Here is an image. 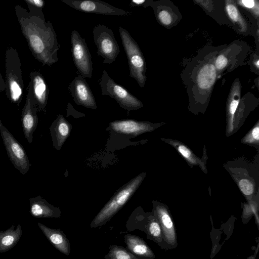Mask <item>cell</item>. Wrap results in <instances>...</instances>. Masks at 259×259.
Returning <instances> with one entry per match:
<instances>
[{
	"instance_id": "6da1fadb",
	"label": "cell",
	"mask_w": 259,
	"mask_h": 259,
	"mask_svg": "<svg viewBox=\"0 0 259 259\" xmlns=\"http://www.w3.org/2000/svg\"><path fill=\"white\" fill-rule=\"evenodd\" d=\"M221 46H207L185 66L181 78L188 95L190 106H206L217 78L215 60Z\"/></svg>"
},
{
	"instance_id": "7a4b0ae2",
	"label": "cell",
	"mask_w": 259,
	"mask_h": 259,
	"mask_svg": "<svg viewBox=\"0 0 259 259\" xmlns=\"http://www.w3.org/2000/svg\"><path fill=\"white\" fill-rule=\"evenodd\" d=\"M15 10L22 33L34 58L43 65L56 63L60 46L51 22L46 21L45 17L29 14L19 5L15 6Z\"/></svg>"
},
{
	"instance_id": "3957f363",
	"label": "cell",
	"mask_w": 259,
	"mask_h": 259,
	"mask_svg": "<svg viewBox=\"0 0 259 259\" xmlns=\"http://www.w3.org/2000/svg\"><path fill=\"white\" fill-rule=\"evenodd\" d=\"M145 175L143 172L120 187L96 215L90 227L92 228L101 227L109 221L136 192Z\"/></svg>"
},
{
	"instance_id": "277c9868",
	"label": "cell",
	"mask_w": 259,
	"mask_h": 259,
	"mask_svg": "<svg viewBox=\"0 0 259 259\" xmlns=\"http://www.w3.org/2000/svg\"><path fill=\"white\" fill-rule=\"evenodd\" d=\"M6 96L10 101L19 107L24 92L20 59L16 49L7 48L5 53Z\"/></svg>"
},
{
	"instance_id": "5b68a950",
	"label": "cell",
	"mask_w": 259,
	"mask_h": 259,
	"mask_svg": "<svg viewBox=\"0 0 259 259\" xmlns=\"http://www.w3.org/2000/svg\"><path fill=\"white\" fill-rule=\"evenodd\" d=\"M249 51V46L241 40H236L228 45L221 46L214 63L217 78L224 73L231 72L242 65Z\"/></svg>"
},
{
	"instance_id": "8992f818",
	"label": "cell",
	"mask_w": 259,
	"mask_h": 259,
	"mask_svg": "<svg viewBox=\"0 0 259 259\" xmlns=\"http://www.w3.org/2000/svg\"><path fill=\"white\" fill-rule=\"evenodd\" d=\"M119 32L128 60L130 76L143 88L147 78L144 57L137 42L126 29L119 26Z\"/></svg>"
},
{
	"instance_id": "52a82bcc",
	"label": "cell",
	"mask_w": 259,
	"mask_h": 259,
	"mask_svg": "<svg viewBox=\"0 0 259 259\" xmlns=\"http://www.w3.org/2000/svg\"><path fill=\"white\" fill-rule=\"evenodd\" d=\"M102 95L109 96L114 99L120 107L128 111L140 109L143 107L141 101L127 91L124 87L117 83L104 70L100 78Z\"/></svg>"
},
{
	"instance_id": "ba28073f",
	"label": "cell",
	"mask_w": 259,
	"mask_h": 259,
	"mask_svg": "<svg viewBox=\"0 0 259 259\" xmlns=\"http://www.w3.org/2000/svg\"><path fill=\"white\" fill-rule=\"evenodd\" d=\"M94 42L97 48V54L103 58V63L110 64L119 53V45L111 29L100 24L93 30Z\"/></svg>"
},
{
	"instance_id": "9c48e42d",
	"label": "cell",
	"mask_w": 259,
	"mask_h": 259,
	"mask_svg": "<svg viewBox=\"0 0 259 259\" xmlns=\"http://www.w3.org/2000/svg\"><path fill=\"white\" fill-rule=\"evenodd\" d=\"M0 133L11 162L21 174L25 175L31 166L28 156L21 144L3 124L1 119Z\"/></svg>"
},
{
	"instance_id": "30bf717a",
	"label": "cell",
	"mask_w": 259,
	"mask_h": 259,
	"mask_svg": "<svg viewBox=\"0 0 259 259\" xmlns=\"http://www.w3.org/2000/svg\"><path fill=\"white\" fill-rule=\"evenodd\" d=\"M71 52L74 64L83 77L91 78L93 62L85 39L75 30L71 34Z\"/></svg>"
},
{
	"instance_id": "8fae6325",
	"label": "cell",
	"mask_w": 259,
	"mask_h": 259,
	"mask_svg": "<svg viewBox=\"0 0 259 259\" xmlns=\"http://www.w3.org/2000/svg\"><path fill=\"white\" fill-rule=\"evenodd\" d=\"M70 7L83 12L104 15L126 16L131 12L116 8L108 3L99 0H62Z\"/></svg>"
},
{
	"instance_id": "7c38bea8",
	"label": "cell",
	"mask_w": 259,
	"mask_h": 259,
	"mask_svg": "<svg viewBox=\"0 0 259 259\" xmlns=\"http://www.w3.org/2000/svg\"><path fill=\"white\" fill-rule=\"evenodd\" d=\"M148 6L154 10L157 21L167 28L177 25L182 19L178 8L169 1L148 0L145 8Z\"/></svg>"
},
{
	"instance_id": "4fadbf2b",
	"label": "cell",
	"mask_w": 259,
	"mask_h": 259,
	"mask_svg": "<svg viewBox=\"0 0 259 259\" xmlns=\"http://www.w3.org/2000/svg\"><path fill=\"white\" fill-rule=\"evenodd\" d=\"M27 92L30 94L38 111H44L48 103L49 89L46 80L38 70H32Z\"/></svg>"
},
{
	"instance_id": "5bb4252c",
	"label": "cell",
	"mask_w": 259,
	"mask_h": 259,
	"mask_svg": "<svg viewBox=\"0 0 259 259\" xmlns=\"http://www.w3.org/2000/svg\"><path fill=\"white\" fill-rule=\"evenodd\" d=\"M68 89L76 104L93 109L97 108L95 97L86 80L81 75L74 78Z\"/></svg>"
},
{
	"instance_id": "9a60e30c",
	"label": "cell",
	"mask_w": 259,
	"mask_h": 259,
	"mask_svg": "<svg viewBox=\"0 0 259 259\" xmlns=\"http://www.w3.org/2000/svg\"><path fill=\"white\" fill-rule=\"evenodd\" d=\"M155 124L134 119L118 120L110 122V129L115 133L132 137L149 132L155 128Z\"/></svg>"
},
{
	"instance_id": "2e32d148",
	"label": "cell",
	"mask_w": 259,
	"mask_h": 259,
	"mask_svg": "<svg viewBox=\"0 0 259 259\" xmlns=\"http://www.w3.org/2000/svg\"><path fill=\"white\" fill-rule=\"evenodd\" d=\"M37 112L35 103L27 92L25 103L21 112V123L24 137L29 144L32 142L33 134L38 124Z\"/></svg>"
},
{
	"instance_id": "e0dca14e",
	"label": "cell",
	"mask_w": 259,
	"mask_h": 259,
	"mask_svg": "<svg viewBox=\"0 0 259 259\" xmlns=\"http://www.w3.org/2000/svg\"><path fill=\"white\" fill-rule=\"evenodd\" d=\"M224 10L231 27L238 33L247 35L252 32V26L240 11L235 1H224Z\"/></svg>"
},
{
	"instance_id": "ac0fdd59",
	"label": "cell",
	"mask_w": 259,
	"mask_h": 259,
	"mask_svg": "<svg viewBox=\"0 0 259 259\" xmlns=\"http://www.w3.org/2000/svg\"><path fill=\"white\" fill-rule=\"evenodd\" d=\"M71 129V124L64 117L58 115L50 127L54 148L58 150L61 149L69 136Z\"/></svg>"
},
{
	"instance_id": "d6986e66",
	"label": "cell",
	"mask_w": 259,
	"mask_h": 259,
	"mask_svg": "<svg viewBox=\"0 0 259 259\" xmlns=\"http://www.w3.org/2000/svg\"><path fill=\"white\" fill-rule=\"evenodd\" d=\"M31 215L35 218H58L61 215L59 207H55L38 195L29 199Z\"/></svg>"
},
{
	"instance_id": "ffe728a7",
	"label": "cell",
	"mask_w": 259,
	"mask_h": 259,
	"mask_svg": "<svg viewBox=\"0 0 259 259\" xmlns=\"http://www.w3.org/2000/svg\"><path fill=\"white\" fill-rule=\"evenodd\" d=\"M37 225L48 240L57 250L66 255L70 254V242L61 230L50 228L40 223H38Z\"/></svg>"
},
{
	"instance_id": "44dd1931",
	"label": "cell",
	"mask_w": 259,
	"mask_h": 259,
	"mask_svg": "<svg viewBox=\"0 0 259 259\" xmlns=\"http://www.w3.org/2000/svg\"><path fill=\"white\" fill-rule=\"evenodd\" d=\"M126 249L142 259H153L154 254L145 241L139 236L126 234L124 236Z\"/></svg>"
},
{
	"instance_id": "7402d4cb",
	"label": "cell",
	"mask_w": 259,
	"mask_h": 259,
	"mask_svg": "<svg viewBox=\"0 0 259 259\" xmlns=\"http://www.w3.org/2000/svg\"><path fill=\"white\" fill-rule=\"evenodd\" d=\"M241 86L239 79L236 78L232 83L227 100V117L229 132L234 128L235 115L241 99Z\"/></svg>"
},
{
	"instance_id": "603a6c76",
	"label": "cell",
	"mask_w": 259,
	"mask_h": 259,
	"mask_svg": "<svg viewBox=\"0 0 259 259\" xmlns=\"http://www.w3.org/2000/svg\"><path fill=\"white\" fill-rule=\"evenodd\" d=\"M154 214L161 228L162 235L170 243H175L176 234L171 218L166 209L161 204L154 203Z\"/></svg>"
},
{
	"instance_id": "cb8c5ba5",
	"label": "cell",
	"mask_w": 259,
	"mask_h": 259,
	"mask_svg": "<svg viewBox=\"0 0 259 259\" xmlns=\"http://www.w3.org/2000/svg\"><path fill=\"white\" fill-rule=\"evenodd\" d=\"M195 3L201 6L209 16L218 23L231 26L224 10V1L195 0Z\"/></svg>"
},
{
	"instance_id": "d4e9b609",
	"label": "cell",
	"mask_w": 259,
	"mask_h": 259,
	"mask_svg": "<svg viewBox=\"0 0 259 259\" xmlns=\"http://www.w3.org/2000/svg\"><path fill=\"white\" fill-rule=\"evenodd\" d=\"M21 236L20 224L15 229L12 225L7 230L0 231V252H5L12 249L19 242Z\"/></svg>"
},
{
	"instance_id": "484cf974",
	"label": "cell",
	"mask_w": 259,
	"mask_h": 259,
	"mask_svg": "<svg viewBox=\"0 0 259 259\" xmlns=\"http://www.w3.org/2000/svg\"><path fill=\"white\" fill-rule=\"evenodd\" d=\"M169 141L168 143L174 146L189 163L199 165L203 170H205L203 163L186 146L178 141Z\"/></svg>"
},
{
	"instance_id": "4316f807",
	"label": "cell",
	"mask_w": 259,
	"mask_h": 259,
	"mask_svg": "<svg viewBox=\"0 0 259 259\" xmlns=\"http://www.w3.org/2000/svg\"><path fill=\"white\" fill-rule=\"evenodd\" d=\"M105 259H142L128 252L125 248L117 245H110Z\"/></svg>"
},
{
	"instance_id": "83f0119b",
	"label": "cell",
	"mask_w": 259,
	"mask_h": 259,
	"mask_svg": "<svg viewBox=\"0 0 259 259\" xmlns=\"http://www.w3.org/2000/svg\"><path fill=\"white\" fill-rule=\"evenodd\" d=\"M237 5L240 6L257 21L259 17V2L257 0H238L235 1Z\"/></svg>"
},
{
	"instance_id": "f1b7e54d",
	"label": "cell",
	"mask_w": 259,
	"mask_h": 259,
	"mask_svg": "<svg viewBox=\"0 0 259 259\" xmlns=\"http://www.w3.org/2000/svg\"><path fill=\"white\" fill-rule=\"evenodd\" d=\"M28 7L29 14L45 17L42 12V8L45 5L42 0H24Z\"/></svg>"
},
{
	"instance_id": "f546056e",
	"label": "cell",
	"mask_w": 259,
	"mask_h": 259,
	"mask_svg": "<svg viewBox=\"0 0 259 259\" xmlns=\"http://www.w3.org/2000/svg\"><path fill=\"white\" fill-rule=\"evenodd\" d=\"M259 140V127L257 123L251 131L243 139L244 143H258Z\"/></svg>"
},
{
	"instance_id": "4dcf8cb0",
	"label": "cell",
	"mask_w": 259,
	"mask_h": 259,
	"mask_svg": "<svg viewBox=\"0 0 259 259\" xmlns=\"http://www.w3.org/2000/svg\"><path fill=\"white\" fill-rule=\"evenodd\" d=\"M239 187L246 196L251 195L254 191L253 184L249 180L247 179H242L240 180L239 182Z\"/></svg>"
},
{
	"instance_id": "1f68e13d",
	"label": "cell",
	"mask_w": 259,
	"mask_h": 259,
	"mask_svg": "<svg viewBox=\"0 0 259 259\" xmlns=\"http://www.w3.org/2000/svg\"><path fill=\"white\" fill-rule=\"evenodd\" d=\"M147 1L146 0H131L130 6L132 7H145Z\"/></svg>"
},
{
	"instance_id": "d6a6232c",
	"label": "cell",
	"mask_w": 259,
	"mask_h": 259,
	"mask_svg": "<svg viewBox=\"0 0 259 259\" xmlns=\"http://www.w3.org/2000/svg\"><path fill=\"white\" fill-rule=\"evenodd\" d=\"M258 56L257 55L254 54V56L252 60V64L254 67V68L256 70V72H258V68H259V64H258Z\"/></svg>"
},
{
	"instance_id": "836d02e7",
	"label": "cell",
	"mask_w": 259,
	"mask_h": 259,
	"mask_svg": "<svg viewBox=\"0 0 259 259\" xmlns=\"http://www.w3.org/2000/svg\"><path fill=\"white\" fill-rule=\"evenodd\" d=\"M6 90V85L5 80H4L1 72L0 71V93L5 91Z\"/></svg>"
}]
</instances>
